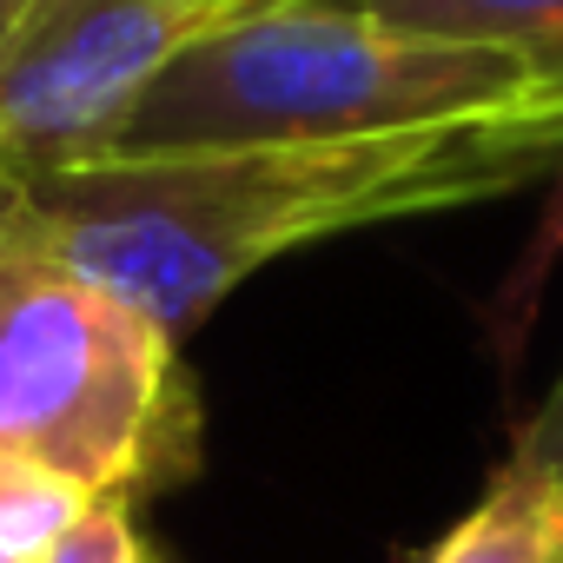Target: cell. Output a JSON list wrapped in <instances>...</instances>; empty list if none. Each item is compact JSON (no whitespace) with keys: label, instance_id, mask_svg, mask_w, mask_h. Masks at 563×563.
Returning a JSON list of instances; mask_svg holds the SVG:
<instances>
[{"label":"cell","instance_id":"cell-1","mask_svg":"<svg viewBox=\"0 0 563 563\" xmlns=\"http://www.w3.org/2000/svg\"><path fill=\"white\" fill-rule=\"evenodd\" d=\"M563 166V87L398 133L120 153L0 186V219L186 339L258 265L339 232L523 192Z\"/></svg>","mask_w":563,"mask_h":563},{"label":"cell","instance_id":"cell-2","mask_svg":"<svg viewBox=\"0 0 563 563\" xmlns=\"http://www.w3.org/2000/svg\"><path fill=\"white\" fill-rule=\"evenodd\" d=\"M563 87L504 47L431 41L365 0H252L192 34L133 107L120 153H206L265 140H345L438 126Z\"/></svg>","mask_w":563,"mask_h":563},{"label":"cell","instance_id":"cell-3","mask_svg":"<svg viewBox=\"0 0 563 563\" xmlns=\"http://www.w3.org/2000/svg\"><path fill=\"white\" fill-rule=\"evenodd\" d=\"M199 444L179 339L0 219V457L146 504L199 477Z\"/></svg>","mask_w":563,"mask_h":563},{"label":"cell","instance_id":"cell-4","mask_svg":"<svg viewBox=\"0 0 563 563\" xmlns=\"http://www.w3.org/2000/svg\"><path fill=\"white\" fill-rule=\"evenodd\" d=\"M225 0H34L0 54V186L113 159L133 107Z\"/></svg>","mask_w":563,"mask_h":563},{"label":"cell","instance_id":"cell-5","mask_svg":"<svg viewBox=\"0 0 563 563\" xmlns=\"http://www.w3.org/2000/svg\"><path fill=\"white\" fill-rule=\"evenodd\" d=\"M418 563H563V477L510 457Z\"/></svg>","mask_w":563,"mask_h":563},{"label":"cell","instance_id":"cell-6","mask_svg":"<svg viewBox=\"0 0 563 563\" xmlns=\"http://www.w3.org/2000/svg\"><path fill=\"white\" fill-rule=\"evenodd\" d=\"M365 8L405 34L504 47L563 74V0H365Z\"/></svg>","mask_w":563,"mask_h":563},{"label":"cell","instance_id":"cell-7","mask_svg":"<svg viewBox=\"0 0 563 563\" xmlns=\"http://www.w3.org/2000/svg\"><path fill=\"white\" fill-rule=\"evenodd\" d=\"M87 504H100V497H87V490L67 484L60 471L27 464V457H0V556L41 563V556L74 530V517H80Z\"/></svg>","mask_w":563,"mask_h":563},{"label":"cell","instance_id":"cell-8","mask_svg":"<svg viewBox=\"0 0 563 563\" xmlns=\"http://www.w3.org/2000/svg\"><path fill=\"white\" fill-rule=\"evenodd\" d=\"M556 258H563V166L550 173V206H543V219H537L523 258L504 272V286H497V299H490V345H497V365H504V372H517V358H523L530 319H537V306H543V278H550Z\"/></svg>","mask_w":563,"mask_h":563},{"label":"cell","instance_id":"cell-9","mask_svg":"<svg viewBox=\"0 0 563 563\" xmlns=\"http://www.w3.org/2000/svg\"><path fill=\"white\" fill-rule=\"evenodd\" d=\"M41 563H153V543H146L126 497H100L74 517V530Z\"/></svg>","mask_w":563,"mask_h":563},{"label":"cell","instance_id":"cell-10","mask_svg":"<svg viewBox=\"0 0 563 563\" xmlns=\"http://www.w3.org/2000/svg\"><path fill=\"white\" fill-rule=\"evenodd\" d=\"M510 457L530 464V471H543V477H563V372H556L550 398L517 424V451Z\"/></svg>","mask_w":563,"mask_h":563},{"label":"cell","instance_id":"cell-11","mask_svg":"<svg viewBox=\"0 0 563 563\" xmlns=\"http://www.w3.org/2000/svg\"><path fill=\"white\" fill-rule=\"evenodd\" d=\"M27 8H34V0H0V54H8V41H14V27H21Z\"/></svg>","mask_w":563,"mask_h":563},{"label":"cell","instance_id":"cell-12","mask_svg":"<svg viewBox=\"0 0 563 563\" xmlns=\"http://www.w3.org/2000/svg\"><path fill=\"white\" fill-rule=\"evenodd\" d=\"M225 8H245V0H225Z\"/></svg>","mask_w":563,"mask_h":563},{"label":"cell","instance_id":"cell-13","mask_svg":"<svg viewBox=\"0 0 563 563\" xmlns=\"http://www.w3.org/2000/svg\"><path fill=\"white\" fill-rule=\"evenodd\" d=\"M0 563H21V556H0Z\"/></svg>","mask_w":563,"mask_h":563},{"label":"cell","instance_id":"cell-14","mask_svg":"<svg viewBox=\"0 0 563 563\" xmlns=\"http://www.w3.org/2000/svg\"><path fill=\"white\" fill-rule=\"evenodd\" d=\"M245 8H252V0H245Z\"/></svg>","mask_w":563,"mask_h":563}]
</instances>
